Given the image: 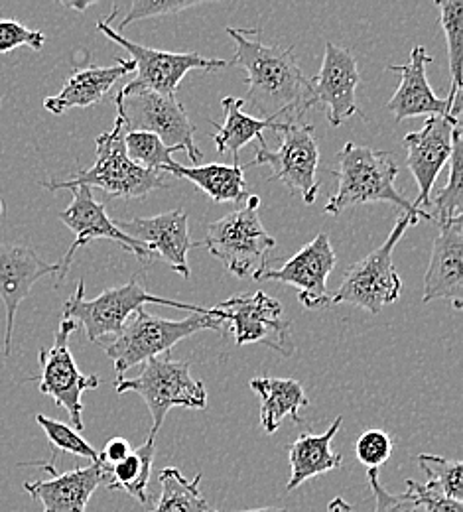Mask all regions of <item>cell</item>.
<instances>
[{"label": "cell", "instance_id": "obj_1", "mask_svg": "<svg viewBox=\"0 0 463 512\" xmlns=\"http://www.w3.org/2000/svg\"><path fill=\"white\" fill-rule=\"evenodd\" d=\"M235 42V58L231 65H239L247 73V97L259 119L278 121L290 115V121H302L310 111L308 101L312 97V81L304 75L294 50L284 46H266L257 38L259 30L227 28Z\"/></svg>", "mask_w": 463, "mask_h": 512}, {"label": "cell", "instance_id": "obj_2", "mask_svg": "<svg viewBox=\"0 0 463 512\" xmlns=\"http://www.w3.org/2000/svg\"><path fill=\"white\" fill-rule=\"evenodd\" d=\"M337 178V192L333 193L326 205L328 215H339L349 207L385 201L393 203L402 213H410L418 219H432V213L418 209L398 192L395 182L398 164L391 152L375 150L355 142H347L337 152V168L333 170Z\"/></svg>", "mask_w": 463, "mask_h": 512}, {"label": "cell", "instance_id": "obj_3", "mask_svg": "<svg viewBox=\"0 0 463 512\" xmlns=\"http://www.w3.org/2000/svg\"><path fill=\"white\" fill-rule=\"evenodd\" d=\"M259 209L261 197L247 195L245 207L209 223L207 237L199 243L237 278L259 280L276 249V239L266 231Z\"/></svg>", "mask_w": 463, "mask_h": 512}, {"label": "cell", "instance_id": "obj_4", "mask_svg": "<svg viewBox=\"0 0 463 512\" xmlns=\"http://www.w3.org/2000/svg\"><path fill=\"white\" fill-rule=\"evenodd\" d=\"M125 134V125L117 117L109 132L97 136V156L91 168L79 170L64 182H42V188L58 192L85 186L99 188L113 197L125 199H142L154 190L170 188L162 174L148 172L129 160L125 150Z\"/></svg>", "mask_w": 463, "mask_h": 512}, {"label": "cell", "instance_id": "obj_5", "mask_svg": "<svg viewBox=\"0 0 463 512\" xmlns=\"http://www.w3.org/2000/svg\"><path fill=\"white\" fill-rule=\"evenodd\" d=\"M207 329L223 333L225 323L203 314H194L184 320H164L154 314H146L144 308H140L117 337L111 341H99V345L113 361L117 377L125 379V373L136 365L162 357L176 343Z\"/></svg>", "mask_w": 463, "mask_h": 512}, {"label": "cell", "instance_id": "obj_6", "mask_svg": "<svg viewBox=\"0 0 463 512\" xmlns=\"http://www.w3.org/2000/svg\"><path fill=\"white\" fill-rule=\"evenodd\" d=\"M144 304H158L168 306L174 310H186L192 314L211 316L209 308H199L192 304H182L174 300H166L160 296L150 294L138 276H133L127 284L109 288L101 292L95 300H85V282L77 280L75 294L69 298L64 306V318L75 321L77 327L81 325L87 339L91 343L103 341V337H117L125 323L131 320L136 310H140Z\"/></svg>", "mask_w": 463, "mask_h": 512}, {"label": "cell", "instance_id": "obj_7", "mask_svg": "<svg viewBox=\"0 0 463 512\" xmlns=\"http://www.w3.org/2000/svg\"><path fill=\"white\" fill-rule=\"evenodd\" d=\"M416 223L418 217L402 213L387 241L347 270L339 290L330 294L328 308L349 304L369 312L371 316H379L385 306L395 304L402 292V280L395 268L393 253L406 229Z\"/></svg>", "mask_w": 463, "mask_h": 512}, {"label": "cell", "instance_id": "obj_8", "mask_svg": "<svg viewBox=\"0 0 463 512\" xmlns=\"http://www.w3.org/2000/svg\"><path fill=\"white\" fill-rule=\"evenodd\" d=\"M115 390L117 394L134 392L146 402L152 416L150 438H156L172 408H207L205 384L192 377L188 361H174L172 357H154L146 361L136 379H117Z\"/></svg>", "mask_w": 463, "mask_h": 512}, {"label": "cell", "instance_id": "obj_9", "mask_svg": "<svg viewBox=\"0 0 463 512\" xmlns=\"http://www.w3.org/2000/svg\"><path fill=\"white\" fill-rule=\"evenodd\" d=\"M280 146L270 150L265 136L259 138L261 148L247 168L268 166L270 180L282 182L290 193H300L306 205H312L320 192L318 184V164H320V144L316 138V128L302 121H284L278 128Z\"/></svg>", "mask_w": 463, "mask_h": 512}, {"label": "cell", "instance_id": "obj_10", "mask_svg": "<svg viewBox=\"0 0 463 512\" xmlns=\"http://www.w3.org/2000/svg\"><path fill=\"white\" fill-rule=\"evenodd\" d=\"M97 30L131 54L136 77L121 89L119 95L152 91L158 95L176 97V91H178L182 79L192 69L215 71V69H223V67L231 65V62H227V60H209V58L199 56L196 52L176 54V52H162V50L140 46L136 42H131L129 38H125L123 34H119L105 20L97 22Z\"/></svg>", "mask_w": 463, "mask_h": 512}, {"label": "cell", "instance_id": "obj_11", "mask_svg": "<svg viewBox=\"0 0 463 512\" xmlns=\"http://www.w3.org/2000/svg\"><path fill=\"white\" fill-rule=\"evenodd\" d=\"M115 105L125 132H150L158 136L164 146L184 150L194 164L203 158L194 140L196 127L176 97L138 91L131 95H117Z\"/></svg>", "mask_w": 463, "mask_h": 512}, {"label": "cell", "instance_id": "obj_12", "mask_svg": "<svg viewBox=\"0 0 463 512\" xmlns=\"http://www.w3.org/2000/svg\"><path fill=\"white\" fill-rule=\"evenodd\" d=\"M209 310L213 318L229 325L237 345L261 343L284 357L294 353L290 339L292 321L282 318L280 302L265 292L237 294Z\"/></svg>", "mask_w": 463, "mask_h": 512}, {"label": "cell", "instance_id": "obj_13", "mask_svg": "<svg viewBox=\"0 0 463 512\" xmlns=\"http://www.w3.org/2000/svg\"><path fill=\"white\" fill-rule=\"evenodd\" d=\"M77 329L75 321L62 318L56 331L54 345L40 349V392L54 398L69 414L73 430H83V394L95 390L101 379L97 375H83L69 351V337Z\"/></svg>", "mask_w": 463, "mask_h": 512}, {"label": "cell", "instance_id": "obj_14", "mask_svg": "<svg viewBox=\"0 0 463 512\" xmlns=\"http://www.w3.org/2000/svg\"><path fill=\"white\" fill-rule=\"evenodd\" d=\"M71 203L69 207L60 211V221L66 225L67 229H71L75 233V241L73 245L67 249L66 256L58 262V288L64 284L67 272L71 268L73 256L87 247L91 241H99V239H109L113 243H117L119 247H123L127 253L138 256L142 262H150L152 255L138 245L134 239L127 237L117 223L107 215V209L93 197L91 188L85 186H77L71 188Z\"/></svg>", "mask_w": 463, "mask_h": 512}, {"label": "cell", "instance_id": "obj_15", "mask_svg": "<svg viewBox=\"0 0 463 512\" xmlns=\"http://www.w3.org/2000/svg\"><path fill=\"white\" fill-rule=\"evenodd\" d=\"M337 264L330 235L320 233L312 243L302 247L280 268H268L259 282L274 280L298 288V302L308 310L328 308L330 292L328 278Z\"/></svg>", "mask_w": 463, "mask_h": 512}, {"label": "cell", "instance_id": "obj_16", "mask_svg": "<svg viewBox=\"0 0 463 512\" xmlns=\"http://www.w3.org/2000/svg\"><path fill=\"white\" fill-rule=\"evenodd\" d=\"M462 121L458 117H428L424 127L404 136L406 166L418 184V197L412 203L422 209L432 205V190L442 168L450 162L454 148V128Z\"/></svg>", "mask_w": 463, "mask_h": 512}, {"label": "cell", "instance_id": "obj_17", "mask_svg": "<svg viewBox=\"0 0 463 512\" xmlns=\"http://www.w3.org/2000/svg\"><path fill=\"white\" fill-rule=\"evenodd\" d=\"M117 227L150 255L166 260L182 278H190L188 253L199 247V243L190 239L186 211L172 209L154 217H133L117 223Z\"/></svg>", "mask_w": 463, "mask_h": 512}, {"label": "cell", "instance_id": "obj_18", "mask_svg": "<svg viewBox=\"0 0 463 512\" xmlns=\"http://www.w3.org/2000/svg\"><path fill=\"white\" fill-rule=\"evenodd\" d=\"M58 264L46 262L34 249L0 241V302L6 312V331L2 351H12L14 321L20 304L30 296L34 284L44 276L56 274Z\"/></svg>", "mask_w": 463, "mask_h": 512}, {"label": "cell", "instance_id": "obj_19", "mask_svg": "<svg viewBox=\"0 0 463 512\" xmlns=\"http://www.w3.org/2000/svg\"><path fill=\"white\" fill-rule=\"evenodd\" d=\"M312 97L308 107L324 105L331 127H341L347 119L359 113L355 103L357 85L361 81L357 62L351 52L328 42L320 73L310 79Z\"/></svg>", "mask_w": 463, "mask_h": 512}, {"label": "cell", "instance_id": "obj_20", "mask_svg": "<svg viewBox=\"0 0 463 512\" xmlns=\"http://www.w3.org/2000/svg\"><path fill=\"white\" fill-rule=\"evenodd\" d=\"M430 266L424 276L422 302L448 300L454 310L463 308V217L438 223Z\"/></svg>", "mask_w": 463, "mask_h": 512}, {"label": "cell", "instance_id": "obj_21", "mask_svg": "<svg viewBox=\"0 0 463 512\" xmlns=\"http://www.w3.org/2000/svg\"><path fill=\"white\" fill-rule=\"evenodd\" d=\"M52 479L24 483V491L42 503L44 512H85L91 495L101 483H107V467L99 461L89 467H79L67 473H58L54 463H38Z\"/></svg>", "mask_w": 463, "mask_h": 512}, {"label": "cell", "instance_id": "obj_22", "mask_svg": "<svg viewBox=\"0 0 463 512\" xmlns=\"http://www.w3.org/2000/svg\"><path fill=\"white\" fill-rule=\"evenodd\" d=\"M428 64H432V58L426 48L416 46L410 52L408 64L389 65V71L400 77V85L387 103V111L395 115L397 123L414 117H452L448 101L440 99L428 83Z\"/></svg>", "mask_w": 463, "mask_h": 512}, {"label": "cell", "instance_id": "obj_23", "mask_svg": "<svg viewBox=\"0 0 463 512\" xmlns=\"http://www.w3.org/2000/svg\"><path fill=\"white\" fill-rule=\"evenodd\" d=\"M133 71L134 64L131 60H117V64L109 67L91 64L77 67L67 77L64 89L58 95L48 97L44 101V107L52 115H64L69 109L93 107L105 101L113 85L119 79L131 75Z\"/></svg>", "mask_w": 463, "mask_h": 512}, {"label": "cell", "instance_id": "obj_24", "mask_svg": "<svg viewBox=\"0 0 463 512\" xmlns=\"http://www.w3.org/2000/svg\"><path fill=\"white\" fill-rule=\"evenodd\" d=\"M343 418L337 416L333 420L328 432L324 434H304L288 448V461H290V479L288 491L298 489L308 479L324 475L341 467L343 459L339 453L331 451V442L339 432Z\"/></svg>", "mask_w": 463, "mask_h": 512}, {"label": "cell", "instance_id": "obj_25", "mask_svg": "<svg viewBox=\"0 0 463 512\" xmlns=\"http://www.w3.org/2000/svg\"><path fill=\"white\" fill-rule=\"evenodd\" d=\"M162 174H172L176 178L190 180L205 193L213 203H243L247 199L245 168L239 164H205V166H180L170 162L162 168Z\"/></svg>", "mask_w": 463, "mask_h": 512}, {"label": "cell", "instance_id": "obj_26", "mask_svg": "<svg viewBox=\"0 0 463 512\" xmlns=\"http://www.w3.org/2000/svg\"><path fill=\"white\" fill-rule=\"evenodd\" d=\"M221 107L225 113V123L217 125L211 121L213 127H219V130L213 134V142L219 154H231L233 164H239V150L245 148L249 142L263 138L265 130H274L282 127L284 121H274V119H259L251 117L249 113L243 111L245 103L239 97H223Z\"/></svg>", "mask_w": 463, "mask_h": 512}, {"label": "cell", "instance_id": "obj_27", "mask_svg": "<svg viewBox=\"0 0 463 512\" xmlns=\"http://www.w3.org/2000/svg\"><path fill=\"white\" fill-rule=\"evenodd\" d=\"M251 388L261 398V426L266 434H274L286 416L296 424L304 422L300 410L306 408L310 400L298 381L257 377L251 381Z\"/></svg>", "mask_w": 463, "mask_h": 512}, {"label": "cell", "instance_id": "obj_28", "mask_svg": "<svg viewBox=\"0 0 463 512\" xmlns=\"http://www.w3.org/2000/svg\"><path fill=\"white\" fill-rule=\"evenodd\" d=\"M154 453V438L148 436V440L140 448L131 451L129 457L107 467V487L111 491H125L140 505H148V481L152 473Z\"/></svg>", "mask_w": 463, "mask_h": 512}, {"label": "cell", "instance_id": "obj_29", "mask_svg": "<svg viewBox=\"0 0 463 512\" xmlns=\"http://www.w3.org/2000/svg\"><path fill=\"white\" fill-rule=\"evenodd\" d=\"M158 479L162 491L150 512H213L199 491L201 475L186 479L180 469L166 467Z\"/></svg>", "mask_w": 463, "mask_h": 512}, {"label": "cell", "instance_id": "obj_30", "mask_svg": "<svg viewBox=\"0 0 463 512\" xmlns=\"http://www.w3.org/2000/svg\"><path fill=\"white\" fill-rule=\"evenodd\" d=\"M440 24L448 44V64L452 73V87L448 105L462 107V58H463V0H438Z\"/></svg>", "mask_w": 463, "mask_h": 512}, {"label": "cell", "instance_id": "obj_31", "mask_svg": "<svg viewBox=\"0 0 463 512\" xmlns=\"http://www.w3.org/2000/svg\"><path fill=\"white\" fill-rule=\"evenodd\" d=\"M463 140H462V121L454 128V148H452V156H450V178L448 184L444 186V190L436 195L434 203V213L432 219L436 223L454 219V217H462L463 209Z\"/></svg>", "mask_w": 463, "mask_h": 512}, {"label": "cell", "instance_id": "obj_32", "mask_svg": "<svg viewBox=\"0 0 463 512\" xmlns=\"http://www.w3.org/2000/svg\"><path fill=\"white\" fill-rule=\"evenodd\" d=\"M418 467L426 473V487L442 497L463 501V465L458 459H448L442 455H418Z\"/></svg>", "mask_w": 463, "mask_h": 512}, {"label": "cell", "instance_id": "obj_33", "mask_svg": "<svg viewBox=\"0 0 463 512\" xmlns=\"http://www.w3.org/2000/svg\"><path fill=\"white\" fill-rule=\"evenodd\" d=\"M125 150L129 160L136 166L154 174H162V168L174 162L172 154L178 152L180 148L164 146V142L150 132H127Z\"/></svg>", "mask_w": 463, "mask_h": 512}, {"label": "cell", "instance_id": "obj_34", "mask_svg": "<svg viewBox=\"0 0 463 512\" xmlns=\"http://www.w3.org/2000/svg\"><path fill=\"white\" fill-rule=\"evenodd\" d=\"M36 422L46 432L52 448L60 449V451L69 453V455H75V457H85L91 463L99 461V451L93 448L85 438H81L79 432L73 430L71 426H67V424L60 422V420L48 418L44 414H38Z\"/></svg>", "mask_w": 463, "mask_h": 512}, {"label": "cell", "instance_id": "obj_35", "mask_svg": "<svg viewBox=\"0 0 463 512\" xmlns=\"http://www.w3.org/2000/svg\"><path fill=\"white\" fill-rule=\"evenodd\" d=\"M201 2L198 0H134L127 12V16L123 18V22L119 24L117 32L121 34L129 24H133L136 20H146V18H156V16H168V14H180L184 10L196 8Z\"/></svg>", "mask_w": 463, "mask_h": 512}, {"label": "cell", "instance_id": "obj_36", "mask_svg": "<svg viewBox=\"0 0 463 512\" xmlns=\"http://www.w3.org/2000/svg\"><path fill=\"white\" fill-rule=\"evenodd\" d=\"M355 453L367 469H379L393 453V438L383 430H367L357 440Z\"/></svg>", "mask_w": 463, "mask_h": 512}, {"label": "cell", "instance_id": "obj_37", "mask_svg": "<svg viewBox=\"0 0 463 512\" xmlns=\"http://www.w3.org/2000/svg\"><path fill=\"white\" fill-rule=\"evenodd\" d=\"M367 481L375 497V512H424L408 489L402 495L389 493L379 481V469H367Z\"/></svg>", "mask_w": 463, "mask_h": 512}, {"label": "cell", "instance_id": "obj_38", "mask_svg": "<svg viewBox=\"0 0 463 512\" xmlns=\"http://www.w3.org/2000/svg\"><path fill=\"white\" fill-rule=\"evenodd\" d=\"M44 44H46V36L40 30H30L18 20L0 18V54H8L22 46L40 52Z\"/></svg>", "mask_w": 463, "mask_h": 512}, {"label": "cell", "instance_id": "obj_39", "mask_svg": "<svg viewBox=\"0 0 463 512\" xmlns=\"http://www.w3.org/2000/svg\"><path fill=\"white\" fill-rule=\"evenodd\" d=\"M406 489L418 499L424 512H463V505L460 501L442 497V495L430 491L426 485H420L416 481H406Z\"/></svg>", "mask_w": 463, "mask_h": 512}, {"label": "cell", "instance_id": "obj_40", "mask_svg": "<svg viewBox=\"0 0 463 512\" xmlns=\"http://www.w3.org/2000/svg\"><path fill=\"white\" fill-rule=\"evenodd\" d=\"M131 451H133V448L125 438H113V440L107 442L105 449L99 453V459L105 467H111V465L123 461L125 457H129Z\"/></svg>", "mask_w": 463, "mask_h": 512}, {"label": "cell", "instance_id": "obj_41", "mask_svg": "<svg viewBox=\"0 0 463 512\" xmlns=\"http://www.w3.org/2000/svg\"><path fill=\"white\" fill-rule=\"evenodd\" d=\"M326 512H353V507L345 499L335 497L330 505H328V511Z\"/></svg>", "mask_w": 463, "mask_h": 512}, {"label": "cell", "instance_id": "obj_42", "mask_svg": "<svg viewBox=\"0 0 463 512\" xmlns=\"http://www.w3.org/2000/svg\"><path fill=\"white\" fill-rule=\"evenodd\" d=\"M66 8H71V10H79V12H83V10H87L89 6H93L95 4V0H91V2H73V0H69V2H62Z\"/></svg>", "mask_w": 463, "mask_h": 512}, {"label": "cell", "instance_id": "obj_43", "mask_svg": "<svg viewBox=\"0 0 463 512\" xmlns=\"http://www.w3.org/2000/svg\"><path fill=\"white\" fill-rule=\"evenodd\" d=\"M241 512H288V509H278V507H265V509H253V511Z\"/></svg>", "mask_w": 463, "mask_h": 512}, {"label": "cell", "instance_id": "obj_44", "mask_svg": "<svg viewBox=\"0 0 463 512\" xmlns=\"http://www.w3.org/2000/svg\"><path fill=\"white\" fill-rule=\"evenodd\" d=\"M2 211H4V203L0 201V213H2Z\"/></svg>", "mask_w": 463, "mask_h": 512}, {"label": "cell", "instance_id": "obj_45", "mask_svg": "<svg viewBox=\"0 0 463 512\" xmlns=\"http://www.w3.org/2000/svg\"><path fill=\"white\" fill-rule=\"evenodd\" d=\"M0 103H2V99H0Z\"/></svg>", "mask_w": 463, "mask_h": 512}]
</instances>
